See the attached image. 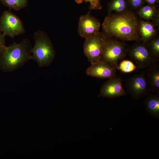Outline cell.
<instances>
[{
	"label": "cell",
	"instance_id": "11",
	"mask_svg": "<svg viewBox=\"0 0 159 159\" xmlns=\"http://www.w3.org/2000/svg\"><path fill=\"white\" fill-rule=\"evenodd\" d=\"M115 67L113 65L101 60L91 64L86 69L87 75L101 79H109L117 75Z\"/></svg>",
	"mask_w": 159,
	"mask_h": 159
},
{
	"label": "cell",
	"instance_id": "19",
	"mask_svg": "<svg viewBox=\"0 0 159 159\" xmlns=\"http://www.w3.org/2000/svg\"><path fill=\"white\" fill-rule=\"evenodd\" d=\"M137 68L138 67L132 61L125 59L118 64L116 69L124 73H129Z\"/></svg>",
	"mask_w": 159,
	"mask_h": 159
},
{
	"label": "cell",
	"instance_id": "18",
	"mask_svg": "<svg viewBox=\"0 0 159 159\" xmlns=\"http://www.w3.org/2000/svg\"><path fill=\"white\" fill-rule=\"evenodd\" d=\"M2 4L10 9L19 11L26 8L28 5V0H0Z\"/></svg>",
	"mask_w": 159,
	"mask_h": 159
},
{
	"label": "cell",
	"instance_id": "4",
	"mask_svg": "<svg viewBox=\"0 0 159 159\" xmlns=\"http://www.w3.org/2000/svg\"><path fill=\"white\" fill-rule=\"evenodd\" d=\"M129 47L124 41L114 37L105 38L101 60L116 69L119 61L125 57Z\"/></svg>",
	"mask_w": 159,
	"mask_h": 159
},
{
	"label": "cell",
	"instance_id": "6",
	"mask_svg": "<svg viewBox=\"0 0 159 159\" xmlns=\"http://www.w3.org/2000/svg\"><path fill=\"white\" fill-rule=\"evenodd\" d=\"M105 39L102 32L85 39L83 52L91 64L96 63L101 60Z\"/></svg>",
	"mask_w": 159,
	"mask_h": 159
},
{
	"label": "cell",
	"instance_id": "10",
	"mask_svg": "<svg viewBox=\"0 0 159 159\" xmlns=\"http://www.w3.org/2000/svg\"><path fill=\"white\" fill-rule=\"evenodd\" d=\"M122 80L117 75L108 79L102 86L99 96L112 99L126 95L127 93L122 86Z\"/></svg>",
	"mask_w": 159,
	"mask_h": 159
},
{
	"label": "cell",
	"instance_id": "14",
	"mask_svg": "<svg viewBox=\"0 0 159 159\" xmlns=\"http://www.w3.org/2000/svg\"><path fill=\"white\" fill-rule=\"evenodd\" d=\"M143 101L145 108L148 113L154 118H159V92L149 94Z\"/></svg>",
	"mask_w": 159,
	"mask_h": 159
},
{
	"label": "cell",
	"instance_id": "13",
	"mask_svg": "<svg viewBox=\"0 0 159 159\" xmlns=\"http://www.w3.org/2000/svg\"><path fill=\"white\" fill-rule=\"evenodd\" d=\"M138 32L140 41L144 44L158 34V29L150 21L139 19Z\"/></svg>",
	"mask_w": 159,
	"mask_h": 159
},
{
	"label": "cell",
	"instance_id": "12",
	"mask_svg": "<svg viewBox=\"0 0 159 159\" xmlns=\"http://www.w3.org/2000/svg\"><path fill=\"white\" fill-rule=\"evenodd\" d=\"M159 61L152 62L145 69V75L149 89L153 93L159 92Z\"/></svg>",
	"mask_w": 159,
	"mask_h": 159
},
{
	"label": "cell",
	"instance_id": "2",
	"mask_svg": "<svg viewBox=\"0 0 159 159\" xmlns=\"http://www.w3.org/2000/svg\"><path fill=\"white\" fill-rule=\"evenodd\" d=\"M32 47L30 40L25 38L6 46L0 53V69L5 72L15 71L31 59Z\"/></svg>",
	"mask_w": 159,
	"mask_h": 159
},
{
	"label": "cell",
	"instance_id": "8",
	"mask_svg": "<svg viewBox=\"0 0 159 159\" xmlns=\"http://www.w3.org/2000/svg\"><path fill=\"white\" fill-rule=\"evenodd\" d=\"M127 54L139 69L146 68L155 61L145 44L140 41L135 42L130 46Z\"/></svg>",
	"mask_w": 159,
	"mask_h": 159
},
{
	"label": "cell",
	"instance_id": "7",
	"mask_svg": "<svg viewBox=\"0 0 159 159\" xmlns=\"http://www.w3.org/2000/svg\"><path fill=\"white\" fill-rule=\"evenodd\" d=\"M145 69L128 78L125 85L132 99L135 100L144 97L150 94L149 89L145 75Z\"/></svg>",
	"mask_w": 159,
	"mask_h": 159
},
{
	"label": "cell",
	"instance_id": "16",
	"mask_svg": "<svg viewBox=\"0 0 159 159\" xmlns=\"http://www.w3.org/2000/svg\"><path fill=\"white\" fill-rule=\"evenodd\" d=\"M155 61H159V36L157 34L144 44Z\"/></svg>",
	"mask_w": 159,
	"mask_h": 159
},
{
	"label": "cell",
	"instance_id": "21",
	"mask_svg": "<svg viewBox=\"0 0 159 159\" xmlns=\"http://www.w3.org/2000/svg\"><path fill=\"white\" fill-rule=\"evenodd\" d=\"M129 9L136 11L140 7L144 5V0H127Z\"/></svg>",
	"mask_w": 159,
	"mask_h": 159
},
{
	"label": "cell",
	"instance_id": "20",
	"mask_svg": "<svg viewBox=\"0 0 159 159\" xmlns=\"http://www.w3.org/2000/svg\"><path fill=\"white\" fill-rule=\"evenodd\" d=\"M77 4L82 3L83 1L89 2L90 4L89 9L91 10H100L102 6L101 4V0H74Z\"/></svg>",
	"mask_w": 159,
	"mask_h": 159
},
{
	"label": "cell",
	"instance_id": "1",
	"mask_svg": "<svg viewBox=\"0 0 159 159\" xmlns=\"http://www.w3.org/2000/svg\"><path fill=\"white\" fill-rule=\"evenodd\" d=\"M139 19L129 10L121 13H110L102 24L106 38L114 37L128 41H140L138 32Z\"/></svg>",
	"mask_w": 159,
	"mask_h": 159
},
{
	"label": "cell",
	"instance_id": "17",
	"mask_svg": "<svg viewBox=\"0 0 159 159\" xmlns=\"http://www.w3.org/2000/svg\"><path fill=\"white\" fill-rule=\"evenodd\" d=\"M108 13L115 11L116 13H121L128 10L127 0H110L108 4Z\"/></svg>",
	"mask_w": 159,
	"mask_h": 159
},
{
	"label": "cell",
	"instance_id": "5",
	"mask_svg": "<svg viewBox=\"0 0 159 159\" xmlns=\"http://www.w3.org/2000/svg\"><path fill=\"white\" fill-rule=\"evenodd\" d=\"M0 30L4 36L12 39L25 32L21 19L10 10H5L1 14L0 16Z\"/></svg>",
	"mask_w": 159,
	"mask_h": 159
},
{
	"label": "cell",
	"instance_id": "22",
	"mask_svg": "<svg viewBox=\"0 0 159 159\" xmlns=\"http://www.w3.org/2000/svg\"><path fill=\"white\" fill-rule=\"evenodd\" d=\"M6 46L5 36L0 30V53Z\"/></svg>",
	"mask_w": 159,
	"mask_h": 159
},
{
	"label": "cell",
	"instance_id": "3",
	"mask_svg": "<svg viewBox=\"0 0 159 159\" xmlns=\"http://www.w3.org/2000/svg\"><path fill=\"white\" fill-rule=\"evenodd\" d=\"M33 39L31 59L36 62L39 67L49 66L54 60L56 54L51 40L45 32L40 30L34 32Z\"/></svg>",
	"mask_w": 159,
	"mask_h": 159
},
{
	"label": "cell",
	"instance_id": "23",
	"mask_svg": "<svg viewBox=\"0 0 159 159\" xmlns=\"http://www.w3.org/2000/svg\"><path fill=\"white\" fill-rule=\"evenodd\" d=\"M145 3L147 4L153 6H156L158 4L159 0H144Z\"/></svg>",
	"mask_w": 159,
	"mask_h": 159
},
{
	"label": "cell",
	"instance_id": "15",
	"mask_svg": "<svg viewBox=\"0 0 159 159\" xmlns=\"http://www.w3.org/2000/svg\"><path fill=\"white\" fill-rule=\"evenodd\" d=\"M140 19L147 21H151L159 14L156 6L143 5L136 11Z\"/></svg>",
	"mask_w": 159,
	"mask_h": 159
},
{
	"label": "cell",
	"instance_id": "9",
	"mask_svg": "<svg viewBox=\"0 0 159 159\" xmlns=\"http://www.w3.org/2000/svg\"><path fill=\"white\" fill-rule=\"evenodd\" d=\"M100 23L96 17L88 13L81 15L79 19L78 32L79 35L85 39L99 33Z\"/></svg>",
	"mask_w": 159,
	"mask_h": 159
}]
</instances>
